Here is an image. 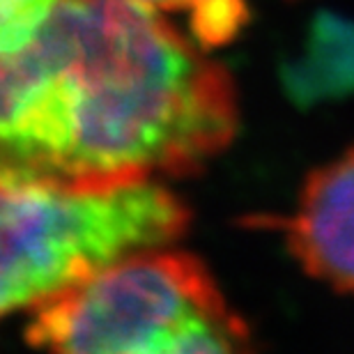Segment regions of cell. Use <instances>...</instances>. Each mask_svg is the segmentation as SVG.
<instances>
[{
	"instance_id": "cell-5",
	"label": "cell",
	"mask_w": 354,
	"mask_h": 354,
	"mask_svg": "<svg viewBox=\"0 0 354 354\" xmlns=\"http://www.w3.org/2000/svg\"><path fill=\"white\" fill-rule=\"evenodd\" d=\"M154 14H184L189 30L201 48L232 41L249 21L246 0H131Z\"/></svg>"
},
{
	"instance_id": "cell-6",
	"label": "cell",
	"mask_w": 354,
	"mask_h": 354,
	"mask_svg": "<svg viewBox=\"0 0 354 354\" xmlns=\"http://www.w3.org/2000/svg\"><path fill=\"white\" fill-rule=\"evenodd\" d=\"M58 0H0V51H17L39 30Z\"/></svg>"
},
{
	"instance_id": "cell-1",
	"label": "cell",
	"mask_w": 354,
	"mask_h": 354,
	"mask_svg": "<svg viewBox=\"0 0 354 354\" xmlns=\"http://www.w3.org/2000/svg\"><path fill=\"white\" fill-rule=\"evenodd\" d=\"M131 0H58L0 51V182L99 189L198 171L237 129L230 76Z\"/></svg>"
},
{
	"instance_id": "cell-3",
	"label": "cell",
	"mask_w": 354,
	"mask_h": 354,
	"mask_svg": "<svg viewBox=\"0 0 354 354\" xmlns=\"http://www.w3.org/2000/svg\"><path fill=\"white\" fill-rule=\"evenodd\" d=\"M187 225L189 209L159 180L99 189L0 182V320L133 251L175 242Z\"/></svg>"
},
{
	"instance_id": "cell-4",
	"label": "cell",
	"mask_w": 354,
	"mask_h": 354,
	"mask_svg": "<svg viewBox=\"0 0 354 354\" xmlns=\"http://www.w3.org/2000/svg\"><path fill=\"white\" fill-rule=\"evenodd\" d=\"M286 230L310 276L354 295V147L308 177Z\"/></svg>"
},
{
	"instance_id": "cell-2",
	"label": "cell",
	"mask_w": 354,
	"mask_h": 354,
	"mask_svg": "<svg viewBox=\"0 0 354 354\" xmlns=\"http://www.w3.org/2000/svg\"><path fill=\"white\" fill-rule=\"evenodd\" d=\"M26 341L55 352L218 354L251 350V331L201 260L154 246L35 308Z\"/></svg>"
}]
</instances>
